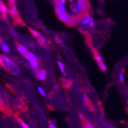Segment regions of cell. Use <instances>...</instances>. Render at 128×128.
Returning a JSON list of instances; mask_svg holds the SVG:
<instances>
[{"instance_id": "obj_1", "label": "cell", "mask_w": 128, "mask_h": 128, "mask_svg": "<svg viewBox=\"0 0 128 128\" xmlns=\"http://www.w3.org/2000/svg\"><path fill=\"white\" fill-rule=\"evenodd\" d=\"M25 58L28 60V63L30 64V65L34 68V69H37L38 68V58L37 57L34 55L32 52H28L26 55Z\"/></svg>"}, {"instance_id": "obj_2", "label": "cell", "mask_w": 128, "mask_h": 128, "mask_svg": "<svg viewBox=\"0 0 128 128\" xmlns=\"http://www.w3.org/2000/svg\"><path fill=\"white\" fill-rule=\"evenodd\" d=\"M55 12H56L58 17L60 18V20H62L63 22L69 23V16L68 15L67 12H64L62 8H60L59 7L56 6L55 7Z\"/></svg>"}, {"instance_id": "obj_3", "label": "cell", "mask_w": 128, "mask_h": 128, "mask_svg": "<svg viewBox=\"0 0 128 128\" xmlns=\"http://www.w3.org/2000/svg\"><path fill=\"white\" fill-rule=\"evenodd\" d=\"M94 58H95V60H96V62H98L99 67L100 68V69L102 70V71H103L104 72H107V67H106L105 64H104V63L103 62L101 57L97 53V54H95Z\"/></svg>"}, {"instance_id": "obj_4", "label": "cell", "mask_w": 128, "mask_h": 128, "mask_svg": "<svg viewBox=\"0 0 128 128\" xmlns=\"http://www.w3.org/2000/svg\"><path fill=\"white\" fill-rule=\"evenodd\" d=\"M85 3H86V2H84V1H78L77 2L76 7H77V10H78V13L81 12L84 10V8H85V7H86Z\"/></svg>"}, {"instance_id": "obj_5", "label": "cell", "mask_w": 128, "mask_h": 128, "mask_svg": "<svg viewBox=\"0 0 128 128\" xmlns=\"http://www.w3.org/2000/svg\"><path fill=\"white\" fill-rule=\"evenodd\" d=\"M17 49H18V52L22 55H26L28 52L27 48L25 47V46H23V45H21V44L17 45Z\"/></svg>"}, {"instance_id": "obj_6", "label": "cell", "mask_w": 128, "mask_h": 128, "mask_svg": "<svg viewBox=\"0 0 128 128\" xmlns=\"http://www.w3.org/2000/svg\"><path fill=\"white\" fill-rule=\"evenodd\" d=\"M92 18L90 17V15H88L86 16L85 18H84L82 21H81L80 22V26H87V25H90V21H91Z\"/></svg>"}, {"instance_id": "obj_7", "label": "cell", "mask_w": 128, "mask_h": 128, "mask_svg": "<svg viewBox=\"0 0 128 128\" xmlns=\"http://www.w3.org/2000/svg\"><path fill=\"white\" fill-rule=\"evenodd\" d=\"M37 76H38V78L40 80H45V78H46V72L44 71V70H42V71L38 72Z\"/></svg>"}, {"instance_id": "obj_8", "label": "cell", "mask_w": 128, "mask_h": 128, "mask_svg": "<svg viewBox=\"0 0 128 128\" xmlns=\"http://www.w3.org/2000/svg\"><path fill=\"white\" fill-rule=\"evenodd\" d=\"M58 2V7H59L60 8H62L63 11L64 12H67V9L65 8V1L64 0H61V1H58V2Z\"/></svg>"}, {"instance_id": "obj_9", "label": "cell", "mask_w": 128, "mask_h": 128, "mask_svg": "<svg viewBox=\"0 0 128 128\" xmlns=\"http://www.w3.org/2000/svg\"><path fill=\"white\" fill-rule=\"evenodd\" d=\"M10 14L12 16H18V11L16 9V8L15 6H12L10 8Z\"/></svg>"}, {"instance_id": "obj_10", "label": "cell", "mask_w": 128, "mask_h": 128, "mask_svg": "<svg viewBox=\"0 0 128 128\" xmlns=\"http://www.w3.org/2000/svg\"><path fill=\"white\" fill-rule=\"evenodd\" d=\"M2 49L5 53H9L10 52V48L8 46L6 43H2Z\"/></svg>"}, {"instance_id": "obj_11", "label": "cell", "mask_w": 128, "mask_h": 128, "mask_svg": "<svg viewBox=\"0 0 128 128\" xmlns=\"http://www.w3.org/2000/svg\"><path fill=\"white\" fill-rule=\"evenodd\" d=\"M58 68L60 69V71L62 72V74H64L65 73V69H64V66L62 64V62H61L60 61H58Z\"/></svg>"}, {"instance_id": "obj_12", "label": "cell", "mask_w": 128, "mask_h": 128, "mask_svg": "<svg viewBox=\"0 0 128 128\" xmlns=\"http://www.w3.org/2000/svg\"><path fill=\"white\" fill-rule=\"evenodd\" d=\"M30 29V31H31V32L32 33V34H33V36H34V37H37V38H41V34L37 32V31H36V30H34V29H32V28H29Z\"/></svg>"}, {"instance_id": "obj_13", "label": "cell", "mask_w": 128, "mask_h": 128, "mask_svg": "<svg viewBox=\"0 0 128 128\" xmlns=\"http://www.w3.org/2000/svg\"><path fill=\"white\" fill-rule=\"evenodd\" d=\"M38 91L39 92V94H40L42 97H46V93H45V90H44L43 88H42V87H38Z\"/></svg>"}, {"instance_id": "obj_14", "label": "cell", "mask_w": 128, "mask_h": 128, "mask_svg": "<svg viewBox=\"0 0 128 128\" xmlns=\"http://www.w3.org/2000/svg\"><path fill=\"white\" fill-rule=\"evenodd\" d=\"M0 9H1V12H2V13L6 14L8 9H7V8L5 6V5H3V2H1V8H0Z\"/></svg>"}, {"instance_id": "obj_15", "label": "cell", "mask_w": 128, "mask_h": 128, "mask_svg": "<svg viewBox=\"0 0 128 128\" xmlns=\"http://www.w3.org/2000/svg\"><path fill=\"white\" fill-rule=\"evenodd\" d=\"M19 123H20L21 126H22V128H30V127L28 126V125H27L24 121H22V120H19Z\"/></svg>"}, {"instance_id": "obj_16", "label": "cell", "mask_w": 128, "mask_h": 128, "mask_svg": "<svg viewBox=\"0 0 128 128\" xmlns=\"http://www.w3.org/2000/svg\"><path fill=\"white\" fill-rule=\"evenodd\" d=\"M70 7L72 9V12L74 13H78V10H77V7H76V5H70Z\"/></svg>"}, {"instance_id": "obj_17", "label": "cell", "mask_w": 128, "mask_h": 128, "mask_svg": "<svg viewBox=\"0 0 128 128\" xmlns=\"http://www.w3.org/2000/svg\"><path fill=\"white\" fill-rule=\"evenodd\" d=\"M84 128H94L92 124H88V123H86L85 124H84Z\"/></svg>"}, {"instance_id": "obj_18", "label": "cell", "mask_w": 128, "mask_h": 128, "mask_svg": "<svg viewBox=\"0 0 128 128\" xmlns=\"http://www.w3.org/2000/svg\"><path fill=\"white\" fill-rule=\"evenodd\" d=\"M120 82H124V73L121 72L120 74Z\"/></svg>"}, {"instance_id": "obj_19", "label": "cell", "mask_w": 128, "mask_h": 128, "mask_svg": "<svg viewBox=\"0 0 128 128\" xmlns=\"http://www.w3.org/2000/svg\"><path fill=\"white\" fill-rule=\"evenodd\" d=\"M90 26L91 28H94V20H93V19H91V21H90Z\"/></svg>"}, {"instance_id": "obj_20", "label": "cell", "mask_w": 128, "mask_h": 128, "mask_svg": "<svg viewBox=\"0 0 128 128\" xmlns=\"http://www.w3.org/2000/svg\"><path fill=\"white\" fill-rule=\"evenodd\" d=\"M88 101H87V95L86 94H84V105H87Z\"/></svg>"}, {"instance_id": "obj_21", "label": "cell", "mask_w": 128, "mask_h": 128, "mask_svg": "<svg viewBox=\"0 0 128 128\" xmlns=\"http://www.w3.org/2000/svg\"><path fill=\"white\" fill-rule=\"evenodd\" d=\"M12 74H14V75H18V74H19V70H18V71L13 72H12Z\"/></svg>"}, {"instance_id": "obj_22", "label": "cell", "mask_w": 128, "mask_h": 128, "mask_svg": "<svg viewBox=\"0 0 128 128\" xmlns=\"http://www.w3.org/2000/svg\"><path fill=\"white\" fill-rule=\"evenodd\" d=\"M12 33L13 34V36H17V33L15 32V30H14V29H12Z\"/></svg>"}, {"instance_id": "obj_23", "label": "cell", "mask_w": 128, "mask_h": 128, "mask_svg": "<svg viewBox=\"0 0 128 128\" xmlns=\"http://www.w3.org/2000/svg\"><path fill=\"white\" fill-rule=\"evenodd\" d=\"M49 128H58V127H57L54 124H51L49 126Z\"/></svg>"}]
</instances>
